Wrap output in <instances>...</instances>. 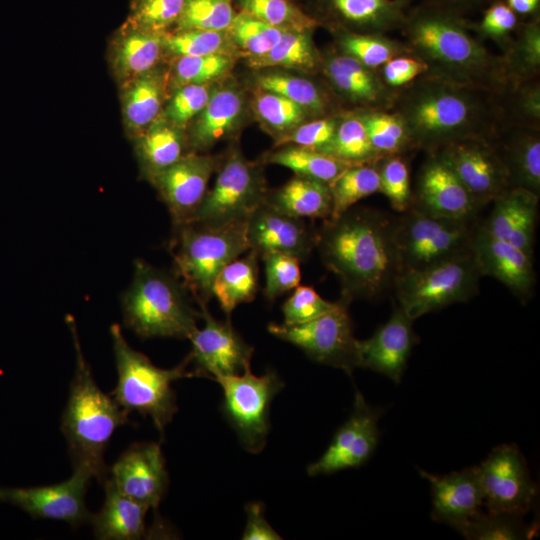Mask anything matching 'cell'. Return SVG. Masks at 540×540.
Listing matches in <instances>:
<instances>
[{
    "label": "cell",
    "instance_id": "cell-17",
    "mask_svg": "<svg viewBox=\"0 0 540 540\" xmlns=\"http://www.w3.org/2000/svg\"><path fill=\"white\" fill-rule=\"evenodd\" d=\"M92 475L76 467L72 476L57 484L28 488H0V501L18 506L33 519L66 522L73 527L90 522L85 494Z\"/></svg>",
    "mask_w": 540,
    "mask_h": 540
},
{
    "label": "cell",
    "instance_id": "cell-24",
    "mask_svg": "<svg viewBox=\"0 0 540 540\" xmlns=\"http://www.w3.org/2000/svg\"><path fill=\"white\" fill-rule=\"evenodd\" d=\"M419 474L431 486L433 520L457 529L481 511L484 499L478 465L445 475L424 470Z\"/></svg>",
    "mask_w": 540,
    "mask_h": 540
},
{
    "label": "cell",
    "instance_id": "cell-56",
    "mask_svg": "<svg viewBox=\"0 0 540 540\" xmlns=\"http://www.w3.org/2000/svg\"><path fill=\"white\" fill-rule=\"evenodd\" d=\"M211 91L208 85L186 84L175 88L162 116L174 125L185 128L207 104Z\"/></svg>",
    "mask_w": 540,
    "mask_h": 540
},
{
    "label": "cell",
    "instance_id": "cell-62",
    "mask_svg": "<svg viewBox=\"0 0 540 540\" xmlns=\"http://www.w3.org/2000/svg\"><path fill=\"white\" fill-rule=\"evenodd\" d=\"M518 17L539 18L540 0H505Z\"/></svg>",
    "mask_w": 540,
    "mask_h": 540
},
{
    "label": "cell",
    "instance_id": "cell-13",
    "mask_svg": "<svg viewBox=\"0 0 540 540\" xmlns=\"http://www.w3.org/2000/svg\"><path fill=\"white\" fill-rule=\"evenodd\" d=\"M478 470L488 512L523 516L533 507L537 485L515 444L495 447Z\"/></svg>",
    "mask_w": 540,
    "mask_h": 540
},
{
    "label": "cell",
    "instance_id": "cell-50",
    "mask_svg": "<svg viewBox=\"0 0 540 540\" xmlns=\"http://www.w3.org/2000/svg\"><path fill=\"white\" fill-rule=\"evenodd\" d=\"M233 66L229 54H209L176 58L172 80L176 87L186 84L208 85L226 75Z\"/></svg>",
    "mask_w": 540,
    "mask_h": 540
},
{
    "label": "cell",
    "instance_id": "cell-41",
    "mask_svg": "<svg viewBox=\"0 0 540 540\" xmlns=\"http://www.w3.org/2000/svg\"><path fill=\"white\" fill-rule=\"evenodd\" d=\"M257 86L263 91L281 95L299 106L309 116H324L329 110L330 101L323 90L313 81L281 73L259 75Z\"/></svg>",
    "mask_w": 540,
    "mask_h": 540
},
{
    "label": "cell",
    "instance_id": "cell-55",
    "mask_svg": "<svg viewBox=\"0 0 540 540\" xmlns=\"http://www.w3.org/2000/svg\"><path fill=\"white\" fill-rule=\"evenodd\" d=\"M519 22L505 0H494L483 9L480 21L470 22V27L479 39L493 40L504 48Z\"/></svg>",
    "mask_w": 540,
    "mask_h": 540
},
{
    "label": "cell",
    "instance_id": "cell-21",
    "mask_svg": "<svg viewBox=\"0 0 540 540\" xmlns=\"http://www.w3.org/2000/svg\"><path fill=\"white\" fill-rule=\"evenodd\" d=\"M471 252L482 277L497 279L522 303L531 299L536 286L531 255L490 235L482 224H477L475 228Z\"/></svg>",
    "mask_w": 540,
    "mask_h": 540
},
{
    "label": "cell",
    "instance_id": "cell-16",
    "mask_svg": "<svg viewBox=\"0 0 540 540\" xmlns=\"http://www.w3.org/2000/svg\"><path fill=\"white\" fill-rule=\"evenodd\" d=\"M382 413L383 409L368 404L356 390L350 416L335 432L320 458L307 466V474L328 475L364 465L378 445V420Z\"/></svg>",
    "mask_w": 540,
    "mask_h": 540
},
{
    "label": "cell",
    "instance_id": "cell-35",
    "mask_svg": "<svg viewBox=\"0 0 540 540\" xmlns=\"http://www.w3.org/2000/svg\"><path fill=\"white\" fill-rule=\"evenodd\" d=\"M245 254L225 265L212 285V297L217 299L228 318L236 306L253 301L258 291L260 257L252 250Z\"/></svg>",
    "mask_w": 540,
    "mask_h": 540
},
{
    "label": "cell",
    "instance_id": "cell-14",
    "mask_svg": "<svg viewBox=\"0 0 540 540\" xmlns=\"http://www.w3.org/2000/svg\"><path fill=\"white\" fill-rule=\"evenodd\" d=\"M493 139L463 138L435 151L450 166L480 207L491 203L512 187Z\"/></svg>",
    "mask_w": 540,
    "mask_h": 540
},
{
    "label": "cell",
    "instance_id": "cell-32",
    "mask_svg": "<svg viewBox=\"0 0 540 540\" xmlns=\"http://www.w3.org/2000/svg\"><path fill=\"white\" fill-rule=\"evenodd\" d=\"M132 140L141 175L148 181L191 152L184 129L162 115Z\"/></svg>",
    "mask_w": 540,
    "mask_h": 540
},
{
    "label": "cell",
    "instance_id": "cell-26",
    "mask_svg": "<svg viewBox=\"0 0 540 540\" xmlns=\"http://www.w3.org/2000/svg\"><path fill=\"white\" fill-rule=\"evenodd\" d=\"M105 500L97 514H93L90 523L96 539L100 540H138L149 536H167V527L161 521L148 528L146 513L150 509L120 493L107 479L103 485Z\"/></svg>",
    "mask_w": 540,
    "mask_h": 540
},
{
    "label": "cell",
    "instance_id": "cell-11",
    "mask_svg": "<svg viewBox=\"0 0 540 540\" xmlns=\"http://www.w3.org/2000/svg\"><path fill=\"white\" fill-rule=\"evenodd\" d=\"M350 303L341 297L333 310L318 318L296 325L270 323L268 331L300 348L313 361L351 375L358 368L359 340L348 313Z\"/></svg>",
    "mask_w": 540,
    "mask_h": 540
},
{
    "label": "cell",
    "instance_id": "cell-7",
    "mask_svg": "<svg viewBox=\"0 0 540 540\" xmlns=\"http://www.w3.org/2000/svg\"><path fill=\"white\" fill-rule=\"evenodd\" d=\"M246 221L220 226L186 223L174 227L170 249L174 275L201 305L212 298L219 271L249 250Z\"/></svg>",
    "mask_w": 540,
    "mask_h": 540
},
{
    "label": "cell",
    "instance_id": "cell-43",
    "mask_svg": "<svg viewBox=\"0 0 540 540\" xmlns=\"http://www.w3.org/2000/svg\"><path fill=\"white\" fill-rule=\"evenodd\" d=\"M324 154L351 165L375 163L380 159L357 112L340 117L334 138Z\"/></svg>",
    "mask_w": 540,
    "mask_h": 540
},
{
    "label": "cell",
    "instance_id": "cell-8",
    "mask_svg": "<svg viewBox=\"0 0 540 540\" xmlns=\"http://www.w3.org/2000/svg\"><path fill=\"white\" fill-rule=\"evenodd\" d=\"M480 274L472 252L397 274L393 290L399 306L411 319L467 302L479 292Z\"/></svg>",
    "mask_w": 540,
    "mask_h": 540
},
{
    "label": "cell",
    "instance_id": "cell-1",
    "mask_svg": "<svg viewBox=\"0 0 540 540\" xmlns=\"http://www.w3.org/2000/svg\"><path fill=\"white\" fill-rule=\"evenodd\" d=\"M504 96L424 74L396 91L391 110L414 149L432 153L468 137L494 138L505 126Z\"/></svg>",
    "mask_w": 540,
    "mask_h": 540
},
{
    "label": "cell",
    "instance_id": "cell-28",
    "mask_svg": "<svg viewBox=\"0 0 540 540\" xmlns=\"http://www.w3.org/2000/svg\"><path fill=\"white\" fill-rule=\"evenodd\" d=\"M164 37L123 24L108 48L110 70L119 85L156 68L165 52Z\"/></svg>",
    "mask_w": 540,
    "mask_h": 540
},
{
    "label": "cell",
    "instance_id": "cell-9",
    "mask_svg": "<svg viewBox=\"0 0 540 540\" xmlns=\"http://www.w3.org/2000/svg\"><path fill=\"white\" fill-rule=\"evenodd\" d=\"M475 218L434 216L413 206L394 217L393 243L399 273L471 251Z\"/></svg>",
    "mask_w": 540,
    "mask_h": 540
},
{
    "label": "cell",
    "instance_id": "cell-37",
    "mask_svg": "<svg viewBox=\"0 0 540 540\" xmlns=\"http://www.w3.org/2000/svg\"><path fill=\"white\" fill-rule=\"evenodd\" d=\"M357 114L363 121L369 140L380 158L405 155L415 150L404 121L395 111L360 109Z\"/></svg>",
    "mask_w": 540,
    "mask_h": 540
},
{
    "label": "cell",
    "instance_id": "cell-54",
    "mask_svg": "<svg viewBox=\"0 0 540 540\" xmlns=\"http://www.w3.org/2000/svg\"><path fill=\"white\" fill-rule=\"evenodd\" d=\"M265 266L264 295L273 301L289 290L295 289L301 280L300 260L283 253H267L260 257Z\"/></svg>",
    "mask_w": 540,
    "mask_h": 540
},
{
    "label": "cell",
    "instance_id": "cell-10",
    "mask_svg": "<svg viewBox=\"0 0 540 540\" xmlns=\"http://www.w3.org/2000/svg\"><path fill=\"white\" fill-rule=\"evenodd\" d=\"M215 381L223 391L222 412L240 443L250 453L261 452L270 431V406L284 382L273 370L257 376L251 369Z\"/></svg>",
    "mask_w": 540,
    "mask_h": 540
},
{
    "label": "cell",
    "instance_id": "cell-48",
    "mask_svg": "<svg viewBox=\"0 0 540 540\" xmlns=\"http://www.w3.org/2000/svg\"><path fill=\"white\" fill-rule=\"evenodd\" d=\"M231 43L227 31L176 30L171 34H165L164 51L175 58L228 54Z\"/></svg>",
    "mask_w": 540,
    "mask_h": 540
},
{
    "label": "cell",
    "instance_id": "cell-15",
    "mask_svg": "<svg viewBox=\"0 0 540 540\" xmlns=\"http://www.w3.org/2000/svg\"><path fill=\"white\" fill-rule=\"evenodd\" d=\"M199 307L204 326L190 336L192 347L187 355L194 376L216 380L251 369L254 347L234 329L229 318L217 320L207 305Z\"/></svg>",
    "mask_w": 540,
    "mask_h": 540
},
{
    "label": "cell",
    "instance_id": "cell-34",
    "mask_svg": "<svg viewBox=\"0 0 540 540\" xmlns=\"http://www.w3.org/2000/svg\"><path fill=\"white\" fill-rule=\"evenodd\" d=\"M265 202L288 215L306 219H328L332 212L329 184L295 175L282 187L267 193Z\"/></svg>",
    "mask_w": 540,
    "mask_h": 540
},
{
    "label": "cell",
    "instance_id": "cell-61",
    "mask_svg": "<svg viewBox=\"0 0 540 540\" xmlns=\"http://www.w3.org/2000/svg\"><path fill=\"white\" fill-rule=\"evenodd\" d=\"M494 0H425L442 9L464 16L467 13L484 9Z\"/></svg>",
    "mask_w": 540,
    "mask_h": 540
},
{
    "label": "cell",
    "instance_id": "cell-23",
    "mask_svg": "<svg viewBox=\"0 0 540 540\" xmlns=\"http://www.w3.org/2000/svg\"><path fill=\"white\" fill-rule=\"evenodd\" d=\"M416 343L413 320L396 305L385 324L370 338L358 341V367L383 374L398 384Z\"/></svg>",
    "mask_w": 540,
    "mask_h": 540
},
{
    "label": "cell",
    "instance_id": "cell-33",
    "mask_svg": "<svg viewBox=\"0 0 540 540\" xmlns=\"http://www.w3.org/2000/svg\"><path fill=\"white\" fill-rule=\"evenodd\" d=\"M242 111L243 99L236 88L225 86L212 92L187 135L190 151L205 152L228 136L235 129Z\"/></svg>",
    "mask_w": 540,
    "mask_h": 540
},
{
    "label": "cell",
    "instance_id": "cell-49",
    "mask_svg": "<svg viewBox=\"0 0 540 540\" xmlns=\"http://www.w3.org/2000/svg\"><path fill=\"white\" fill-rule=\"evenodd\" d=\"M235 15L232 0H184L175 27L176 30L227 31Z\"/></svg>",
    "mask_w": 540,
    "mask_h": 540
},
{
    "label": "cell",
    "instance_id": "cell-31",
    "mask_svg": "<svg viewBox=\"0 0 540 540\" xmlns=\"http://www.w3.org/2000/svg\"><path fill=\"white\" fill-rule=\"evenodd\" d=\"M165 88L166 77L157 68L120 84L123 126L131 138L162 114Z\"/></svg>",
    "mask_w": 540,
    "mask_h": 540
},
{
    "label": "cell",
    "instance_id": "cell-30",
    "mask_svg": "<svg viewBox=\"0 0 540 540\" xmlns=\"http://www.w3.org/2000/svg\"><path fill=\"white\" fill-rule=\"evenodd\" d=\"M493 140L511 186L525 188L540 197V129L504 126Z\"/></svg>",
    "mask_w": 540,
    "mask_h": 540
},
{
    "label": "cell",
    "instance_id": "cell-6",
    "mask_svg": "<svg viewBox=\"0 0 540 540\" xmlns=\"http://www.w3.org/2000/svg\"><path fill=\"white\" fill-rule=\"evenodd\" d=\"M109 332L118 376L110 395L127 412L150 417L163 435L178 411L172 383L181 378L195 377L192 371L187 370L190 365L188 356L176 367L162 369L128 344L119 324H112Z\"/></svg>",
    "mask_w": 540,
    "mask_h": 540
},
{
    "label": "cell",
    "instance_id": "cell-46",
    "mask_svg": "<svg viewBox=\"0 0 540 540\" xmlns=\"http://www.w3.org/2000/svg\"><path fill=\"white\" fill-rule=\"evenodd\" d=\"M285 30L288 29L271 26L246 13L239 12L227 29V34L231 42L249 57H257L269 52Z\"/></svg>",
    "mask_w": 540,
    "mask_h": 540
},
{
    "label": "cell",
    "instance_id": "cell-36",
    "mask_svg": "<svg viewBox=\"0 0 540 540\" xmlns=\"http://www.w3.org/2000/svg\"><path fill=\"white\" fill-rule=\"evenodd\" d=\"M513 88L540 72V20L520 21L501 55Z\"/></svg>",
    "mask_w": 540,
    "mask_h": 540
},
{
    "label": "cell",
    "instance_id": "cell-53",
    "mask_svg": "<svg viewBox=\"0 0 540 540\" xmlns=\"http://www.w3.org/2000/svg\"><path fill=\"white\" fill-rule=\"evenodd\" d=\"M264 92L257 96L255 110L272 130L288 134L309 117L295 102L272 92Z\"/></svg>",
    "mask_w": 540,
    "mask_h": 540
},
{
    "label": "cell",
    "instance_id": "cell-58",
    "mask_svg": "<svg viewBox=\"0 0 540 540\" xmlns=\"http://www.w3.org/2000/svg\"><path fill=\"white\" fill-rule=\"evenodd\" d=\"M340 117H323L302 123L286 134L281 143H292L296 146L313 149L324 153L331 144Z\"/></svg>",
    "mask_w": 540,
    "mask_h": 540
},
{
    "label": "cell",
    "instance_id": "cell-18",
    "mask_svg": "<svg viewBox=\"0 0 540 540\" xmlns=\"http://www.w3.org/2000/svg\"><path fill=\"white\" fill-rule=\"evenodd\" d=\"M220 163L216 156L190 152L149 181L165 203L174 227L191 221Z\"/></svg>",
    "mask_w": 540,
    "mask_h": 540
},
{
    "label": "cell",
    "instance_id": "cell-22",
    "mask_svg": "<svg viewBox=\"0 0 540 540\" xmlns=\"http://www.w3.org/2000/svg\"><path fill=\"white\" fill-rule=\"evenodd\" d=\"M249 250L259 257L283 253L306 260L316 247L317 230L304 219L283 213L264 202L247 219Z\"/></svg>",
    "mask_w": 540,
    "mask_h": 540
},
{
    "label": "cell",
    "instance_id": "cell-19",
    "mask_svg": "<svg viewBox=\"0 0 540 540\" xmlns=\"http://www.w3.org/2000/svg\"><path fill=\"white\" fill-rule=\"evenodd\" d=\"M108 479L123 495L156 510L168 486L161 446L137 442L129 446L109 470Z\"/></svg>",
    "mask_w": 540,
    "mask_h": 540
},
{
    "label": "cell",
    "instance_id": "cell-59",
    "mask_svg": "<svg viewBox=\"0 0 540 540\" xmlns=\"http://www.w3.org/2000/svg\"><path fill=\"white\" fill-rule=\"evenodd\" d=\"M378 71L386 86L397 91L426 74L428 66L413 54H404L390 59Z\"/></svg>",
    "mask_w": 540,
    "mask_h": 540
},
{
    "label": "cell",
    "instance_id": "cell-47",
    "mask_svg": "<svg viewBox=\"0 0 540 540\" xmlns=\"http://www.w3.org/2000/svg\"><path fill=\"white\" fill-rule=\"evenodd\" d=\"M375 165L379 174V192L387 197L396 212L408 210L413 202V189L405 155L384 156Z\"/></svg>",
    "mask_w": 540,
    "mask_h": 540
},
{
    "label": "cell",
    "instance_id": "cell-45",
    "mask_svg": "<svg viewBox=\"0 0 540 540\" xmlns=\"http://www.w3.org/2000/svg\"><path fill=\"white\" fill-rule=\"evenodd\" d=\"M240 12L271 26L288 30H312L319 22L290 0H236Z\"/></svg>",
    "mask_w": 540,
    "mask_h": 540
},
{
    "label": "cell",
    "instance_id": "cell-27",
    "mask_svg": "<svg viewBox=\"0 0 540 540\" xmlns=\"http://www.w3.org/2000/svg\"><path fill=\"white\" fill-rule=\"evenodd\" d=\"M539 196L521 187H510L491 203L492 209L482 224L492 236L507 241L533 255Z\"/></svg>",
    "mask_w": 540,
    "mask_h": 540
},
{
    "label": "cell",
    "instance_id": "cell-25",
    "mask_svg": "<svg viewBox=\"0 0 540 540\" xmlns=\"http://www.w3.org/2000/svg\"><path fill=\"white\" fill-rule=\"evenodd\" d=\"M323 72L342 98L361 109H392L396 91L386 86L378 70L339 53L325 59Z\"/></svg>",
    "mask_w": 540,
    "mask_h": 540
},
{
    "label": "cell",
    "instance_id": "cell-29",
    "mask_svg": "<svg viewBox=\"0 0 540 540\" xmlns=\"http://www.w3.org/2000/svg\"><path fill=\"white\" fill-rule=\"evenodd\" d=\"M413 0H321L344 30L382 33L401 29Z\"/></svg>",
    "mask_w": 540,
    "mask_h": 540
},
{
    "label": "cell",
    "instance_id": "cell-5",
    "mask_svg": "<svg viewBox=\"0 0 540 540\" xmlns=\"http://www.w3.org/2000/svg\"><path fill=\"white\" fill-rule=\"evenodd\" d=\"M190 297L174 274L136 259L132 282L121 300L124 323L141 338L189 339L201 318Z\"/></svg>",
    "mask_w": 540,
    "mask_h": 540
},
{
    "label": "cell",
    "instance_id": "cell-20",
    "mask_svg": "<svg viewBox=\"0 0 540 540\" xmlns=\"http://www.w3.org/2000/svg\"><path fill=\"white\" fill-rule=\"evenodd\" d=\"M412 191V206L434 216L471 219L481 208L450 166L435 152L428 153Z\"/></svg>",
    "mask_w": 540,
    "mask_h": 540
},
{
    "label": "cell",
    "instance_id": "cell-60",
    "mask_svg": "<svg viewBox=\"0 0 540 540\" xmlns=\"http://www.w3.org/2000/svg\"><path fill=\"white\" fill-rule=\"evenodd\" d=\"M246 525L241 539L243 540H280V535L268 523L261 502H250L245 505Z\"/></svg>",
    "mask_w": 540,
    "mask_h": 540
},
{
    "label": "cell",
    "instance_id": "cell-4",
    "mask_svg": "<svg viewBox=\"0 0 540 540\" xmlns=\"http://www.w3.org/2000/svg\"><path fill=\"white\" fill-rule=\"evenodd\" d=\"M65 321L73 340L75 370L61 419V430L73 467L87 470L104 485L109 473L104 452L116 429L132 423L130 413L98 387L82 352L75 319L67 315Z\"/></svg>",
    "mask_w": 540,
    "mask_h": 540
},
{
    "label": "cell",
    "instance_id": "cell-38",
    "mask_svg": "<svg viewBox=\"0 0 540 540\" xmlns=\"http://www.w3.org/2000/svg\"><path fill=\"white\" fill-rule=\"evenodd\" d=\"M265 162L291 169L296 175L331 184L346 168L344 161L322 152L300 147L287 146L269 153Z\"/></svg>",
    "mask_w": 540,
    "mask_h": 540
},
{
    "label": "cell",
    "instance_id": "cell-42",
    "mask_svg": "<svg viewBox=\"0 0 540 540\" xmlns=\"http://www.w3.org/2000/svg\"><path fill=\"white\" fill-rule=\"evenodd\" d=\"M332 212L336 218L359 200L379 192V174L375 163L356 164L346 168L330 185Z\"/></svg>",
    "mask_w": 540,
    "mask_h": 540
},
{
    "label": "cell",
    "instance_id": "cell-57",
    "mask_svg": "<svg viewBox=\"0 0 540 540\" xmlns=\"http://www.w3.org/2000/svg\"><path fill=\"white\" fill-rule=\"evenodd\" d=\"M337 304L338 301L323 299L311 286L298 285L282 306L283 323L288 325L306 323L333 310Z\"/></svg>",
    "mask_w": 540,
    "mask_h": 540
},
{
    "label": "cell",
    "instance_id": "cell-51",
    "mask_svg": "<svg viewBox=\"0 0 540 540\" xmlns=\"http://www.w3.org/2000/svg\"><path fill=\"white\" fill-rule=\"evenodd\" d=\"M183 5L184 0H133L124 24L166 34L167 29L176 25Z\"/></svg>",
    "mask_w": 540,
    "mask_h": 540
},
{
    "label": "cell",
    "instance_id": "cell-2",
    "mask_svg": "<svg viewBox=\"0 0 540 540\" xmlns=\"http://www.w3.org/2000/svg\"><path fill=\"white\" fill-rule=\"evenodd\" d=\"M393 224L394 217L385 212L354 206L323 220L316 248L324 265L338 277L341 297L376 299L393 287L399 273Z\"/></svg>",
    "mask_w": 540,
    "mask_h": 540
},
{
    "label": "cell",
    "instance_id": "cell-40",
    "mask_svg": "<svg viewBox=\"0 0 540 540\" xmlns=\"http://www.w3.org/2000/svg\"><path fill=\"white\" fill-rule=\"evenodd\" d=\"M337 36L341 53L351 56L374 70H378L394 57L411 54L404 41L390 38L382 33L341 30Z\"/></svg>",
    "mask_w": 540,
    "mask_h": 540
},
{
    "label": "cell",
    "instance_id": "cell-3",
    "mask_svg": "<svg viewBox=\"0 0 540 540\" xmlns=\"http://www.w3.org/2000/svg\"><path fill=\"white\" fill-rule=\"evenodd\" d=\"M400 30L411 54L427 64L426 74L500 96L513 89L502 56L474 36L464 16L423 2L409 9Z\"/></svg>",
    "mask_w": 540,
    "mask_h": 540
},
{
    "label": "cell",
    "instance_id": "cell-44",
    "mask_svg": "<svg viewBox=\"0 0 540 540\" xmlns=\"http://www.w3.org/2000/svg\"><path fill=\"white\" fill-rule=\"evenodd\" d=\"M455 530L471 540H518L533 536L536 526L526 525L522 516L481 510Z\"/></svg>",
    "mask_w": 540,
    "mask_h": 540
},
{
    "label": "cell",
    "instance_id": "cell-39",
    "mask_svg": "<svg viewBox=\"0 0 540 540\" xmlns=\"http://www.w3.org/2000/svg\"><path fill=\"white\" fill-rule=\"evenodd\" d=\"M320 62L311 30H285L277 44L266 54L249 57L251 67L279 66L302 70H313Z\"/></svg>",
    "mask_w": 540,
    "mask_h": 540
},
{
    "label": "cell",
    "instance_id": "cell-12",
    "mask_svg": "<svg viewBox=\"0 0 540 540\" xmlns=\"http://www.w3.org/2000/svg\"><path fill=\"white\" fill-rule=\"evenodd\" d=\"M262 175L238 151L220 163L215 184L208 190L191 222L220 226L246 221L265 202Z\"/></svg>",
    "mask_w": 540,
    "mask_h": 540
},
{
    "label": "cell",
    "instance_id": "cell-52",
    "mask_svg": "<svg viewBox=\"0 0 540 540\" xmlns=\"http://www.w3.org/2000/svg\"><path fill=\"white\" fill-rule=\"evenodd\" d=\"M505 126L540 129V83L537 79L520 83L503 100Z\"/></svg>",
    "mask_w": 540,
    "mask_h": 540
}]
</instances>
